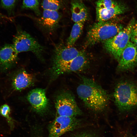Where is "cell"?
I'll use <instances>...</instances> for the list:
<instances>
[{
	"label": "cell",
	"instance_id": "obj_24",
	"mask_svg": "<svg viewBox=\"0 0 137 137\" xmlns=\"http://www.w3.org/2000/svg\"><path fill=\"white\" fill-rule=\"evenodd\" d=\"M0 19L11 21V18L0 13Z\"/></svg>",
	"mask_w": 137,
	"mask_h": 137
},
{
	"label": "cell",
	"instance_id": "obj_6",
	"mask_svg": "<svg viewBox=\"0 0 137 137\" xmlns=\"http://www.w3.org/2000/svg\"><path fill=\"white\" fill-rule=\"evenodd\" d=\"M96 4L97 22L110 20L117 16L124 13L127 9L125 5L113 0H98Z\"/></svg>",
	"mask_w": 137,
	"mask_h": 137
},
{
	"label": "cell",
	"instance_id": "obj_25",
	"mask_svg": "<svg viewBox=\"0 0 137 137\" xmlns=\"http://www.w3.org/2000/svg\"><path fill=\"white\" fill-rule=\"evenodd\" d=\"M124 137H137L133 136L130 133H127L124 136Z\"/></svg>",
	"mask_w": 137,
	"mask_h": 137
},
{
	"label": "cell",
	"instance_id": "obj_5",
	"mask_svg": "<svg viewBox=\"0 0 137 137\" xmlns=\"http://www.w3.org/2000/svg\"><path fill=\"white\" fill-rule=\"evenodd\" d=\"M18 54L30 52L41 60H43L44 47L29 34L22 29H19L14 37L12 44Z\"/></svg>",
	"mask_w": 137,
	"mask_h": 137
},
{
	"label": "cell",
	"instance_id": "obj_10",
	"mask_svg": "<svg viewBox=\"0 0 137 137\" xmlns=\"http://www.w3.org/2000/svg\"><path fill=\"white\" fill-rule=\"evenodd\" d=\"M117 69L121 72L131 70L137 65V47L130 41L118 61Z\"/></svg>",
	"mask_w": 137,
	"mask_h": 137
},
{
	"label": "cell",
	"instance_id": "obj_7",
	"mask_svg": "<svg viewBox=\"0 0 137 137\" xmlns=\"http://www.w3.org/2000/svg\"><path fill=\"white\" fill-rule=\"evenodd\" d=\"M55 107L58 115L76 117L82 114L74 96L70 91L64 92L58 95Z\"/></svg>",
	"mask_w": 137,
	"mask_h": 137
},
{
	"label": "cell",
	"instance_id": "obj_2",
	"mask_svg": "<svg viewBox=\"0 0 137 137\" xmlns=\"http://www.w3.org/2000/svg\"><path fill=\"white\" fill-rule=\"evenodd\" d=\"M115 104L121 111L127 112L137 108V84L128 80L120 81L113 93Z\"/></svg>",
	"mask_w": 137,
	"mask_h": 137
},
{
	"label": "cell",
	"instance_id": "obj_12",
	"mask_svg": "<svg viewBox=\"0 0 137 137\" xmlns=\"http://www.w3.org/2000/svg\"><path fill=\"white\" fill-rule=\"evenodd\" d=\"M82 51L73 46L58 45L56 46L54 50L52 66L69 61L80 54Z\"/></svg>",
	"mask_w": 137,
	"mask_h": 137
},
{
	"label": "cell",
	"instance_id": "obj_8",
	"mask_svg": "<svg viewBox=\"0 0 137 137\" xmlns=\"http://www.w3.org/2000/svg\"><path fill=\"white\" fill-rule=\"evenodd\" d=\"M82 123L76 117L58 115L50 126L48 137H60L80 127Z\"/></svg>",
	"mask_w": 137,
	"mask_h": 137
},
{
	"label": "cell",
	"instance_id": "obj_1",
	"mask_svg": "<svg viewBox=\"0 0 137 137\" xmlns=\"http://www.w3.org/2000/svg\"><path fill=\"white\" fill-rule=\"evenodd\" d=\"M81 78L76 90L79 97L88 108L96 112L102 111L109 101L108 94L92 79L83 76Z\"/></svg>",
	"mask_w": 137,
	"mask_h": 137
},
{
	"label": "cell",
	"instance_id": "obj_14",
	"mask_svg": "<svg viewBox=\"0 0 137 137\" xmlns=\"http://www.w3.org/2000/svg\"><path fill=\"white\" fill-rule=\"evenodd\" d=\"M27 98L33 109L38 113L45 111L48 108V101L44 89H34L28 93Z\"/></svg>",
	"mask_w": 137,
	"mask_h": 137
},
{
	"label": "cell",
	"instance_id": "obj_15",
	"mask_svg": "<svg viewBox=\"0 0 137 137\" xmlns=\"http://www.w3.org/2000/svg\"><path fill=\"white\" fill-rule=\"evenodd\" d=\"M33 76L25 71L19 72L13 78L12 85L13 88L16 91H20L30 86L34 80Z\"/></svg>",
	"mask_w": 137,
	"mask_h": 137
},
{
	"label": "cell",
	"instance_id": "obj_11",
	"mask_svg": "<svg viewBox=\"0 0 137 137\" xmlns=\"http://www.w3.org/2000/svg\"><path fill=\"white\" fill-rule=\"evenodd\" d=\"M58 11L43 10L41 16L37 20L38 25L45 32L52 33L58 27L61 18Z\"/></svg>",
	"mask_w": 137,
	"mask_h": 137
},
{
	"label": "cell",
	"instance_id": "obj_21",
	"mask_svg": "<svg viewBox=\"0 0 137 137\" xmlns=\"http://www.w3.org/2000/svg\"><path fill=\"white\" fill-rule=\"evenodd\" d=\"M17 0H1V4L4 9L11 11L14 8Z\"/></svg>",
	"mask_w": 137,
	"mask_h": 137
},
{
	"label": "cell",
	"instance_id": "obj_23",
	"mask_svg": "<svg viewBox=\"0 0 137 137\" xmlns=\"http://www.w3.org/2000/svg\"><path fill=\"white\" fill-rule=\"evenodd\" d=\"M70 137H97L95 134L89 132H82L73 134Z\"/></svg>",
	"mask_w": 137,
	"mask_h": 137
},
{
	"label": "cell",
	"instance_id": "obj_19",
	"mask_svg": "<svg viewBox=\"0 0 137 137\" xmlns=\"http://www.w3.org/2000/svg\"><path fill=\"white\" fill-rule=\"evenodd\" d=\"M39 0H23V7L24 8L31 10L38 15L41 14L39 9Z\"/></svg>",
	"mask_w": 137,
	"mask_h": 137
},
{
	"label": "cell",
	"instance_id": "obj_18",
	"mask_svg": "<svg viewBox=\"0 0 137 137\" xmlns=\"http://www.w3.org/2000/svg\"><path fill=\"white\" fill-rule=\"evenodd\" d=\"M41 5L43 10L58 11L62 7V0H42Z\"/></svg>",
	"mask_w": 137,
	"mask_h": 137
},
{
	"label": "cell",
	"instance_id": "obj_16",
	"mask_svg": "<svg viewBox=\"0 0 137 137\" xmlns=\"http://www.w3.org/2000/svg\"><path fill=\"white\" fill-rule=\"evenodd\" d=\"M72 18L75 23L85 22L88 17V10L84 5L80 1L74 0L71 3Z\"/></svg>",
	"mask_w": 137,
	"mask_h": 137
},
{
	"label": "cell",
	"instance_id": "obj_9",
	"mask_svg": "<svg viewBox=\"0 0 137 137\" xmlns=\"http://www.w3.org/2000/svg\"><path fill=\"white\" fill-rule=\"evenodd\" d=\"M89 62L88 57L83 51L76 57L66 62L52 66V76L53 78L62 74L82 70Z\"/></svg>",
	"mask_w": 137,
	"mask_h": 137
},
{
	"label": "cell",
	"instance_id": "obj_26",
	"mask_svg": "<svg viewBox=\"0 0 137 137\" xmlns=\"http://www.w3.org/2000/svg\"></svg>",
	"mask_w": 137,
	"mask_h": 137
},
{
	"label": "cell",
	"instance_id": "obj_17",
	"mask_svg": "<svg viewBox=\"0 0 137 137\" xmlns=\"http://www.w3.org/2000/svg\"><path fill=\"white\" fill-rule=\"evenodd\" d=\"M84 23H75L72 27L70 35L67 40V46H73L82 32Z\"/></svg>",
	"mask_w": 137,
	"mask_h": 137
},
{
	"label": "cell",
	"instance_id": "obj_13",
	"mask_svg": "<svg viewBox=\"0 0 137 137\" xmlns=\"http://www.w3.org/2000/svg\"><path fill=\"white\" fill-rule=\"evenodd\" d=\"M18 54L12 44H5L0 49V70L5 72L11 68L17 61Z\"/></svg>",
	"mask_w": 137,
	"mask_h": 137
},
{
	"label": "cell",
	"instance_id": "obj_3",
	"mask_svg": "<svg viewBox=\"0 0 137 137\" xmlns=\"http://www.w3.org/2000/svg\"><path fill=\"white\" fill-rule=\"evenodd\" d=\"M123 28L120 24L110 20L97 22L90 27L87 32L86 45L92 46L104 42L114 36Z\"/></svg>",
	"mask_w": 137,
	"mask_h": 137
},
{
	"label": "cell",
	"instance_id": "obj_22",
	"mask_svg": "<svg viewBox=\"0 0 137 137\" xmlns=\"http://www.w3.org/2000/svg\"><path fill=\"white\" fill-rule=\"evenodd\" d=\"M131 41L137 47V21L133 25L131 32Z\"/></svg>",
	"mask_w": 137,
	"mask_h": 137
},
{
	"label": "cell",
	"instance_id": "obj_4",
	"mask_svg": "<svg viewBox=\"0 0 137 137\" xmlns=\"http://www.w3.org/2000/svg\"><path fill=\"white\" fill-rule=\"evenodd\" d=\"M135 22L134 19L131 20L118 33L103 42L106 49L117 61L130 41L131 29Z\"/></svg>",
	"mask_w": 137,
	"mask_h": 137
},
{
	"label": "cell",
	"instance_id": "obj_20",
	"mask_svg": "<svg viewBox=\"0 0 137 137\" xmlns=\"http://www.w3.org/2000/svg\"><path fill=\"white\" fill-rule=\"evenodd\" d=\"M10 112V108L7 105L4 104L0 107V114L3 117L7 118L12 126H13V125L11 119L9 116Z\"/></svg>",
	"mask_w": 137,
	"mask_h": 137
}]
</instances>
